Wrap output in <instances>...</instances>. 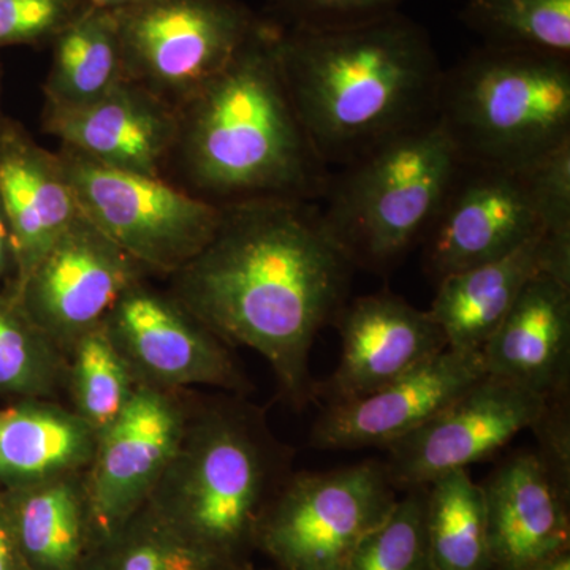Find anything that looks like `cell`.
Listing matches in <instances>:
<instances>
[{"label": "cell", "mask_w": 570, "mask_h": 570, "mask_svg": "<svg viewBox=\"0 0 570 570\" xmlns=\"http://www.w3.org/2000/svg\"><path fill=\"white\" fill-rule=\"evenodd\" d=\"M354 273L317 204L247 202L224 206L216 235L168 292L225 344L264 356L285 403L303 411L317 401L311 348L346 305Z\"/></svg>", "instance_id": "6da1fadb"}, {"label": "cell", "mask_w": 570, "mask_h": 570, "mask_svg": "<svg viewBox=\"0 0 570 570\" xmlns=\"http://www.w3.org/2000/svg\"><path fill=\"white\" fill-rule=\"evenodd\" d=\"M277 51L296 115L330 170L436 118L444 69L430 33L401 11L346 28H281Z\"/></svg>", "instance_id": "7a4b0ae2"}, {"label": "cell", "mask_w": 570, "mask_h": 570, "mask_svg": "<svg viewBox=\"0 0 570 570\" xmlns=\"http://www.w3.org/2000/svg\"><path fill=\"white\" fill-rule=\"evenodd\" d=\"M279 32L262 17L232 61L178 107L174 156L194 194L213 204H318L324 197L332 170L296 115Z\"/></svg>", "instance_id": "3957f363"}, {"label": "cell", "mask_w": 570, "mask_h": 570, "mask_svg": "<svg viewBox=\"0 0 570 570\" xmlns=\"http://www.w3.org/2000/svg\"><path fill=\"white\" fill-rule=\"evenodd\" d=\"M264 409L245 395L194 396L174 460L145 505L224 564L249 562L266 510L294 472Z\"/></svg>", "instance_id": "277c9868"}, {"label": "cell", "mask_w": 570, "mask_h": 570, "mask_svg": "<svg viewBox=\"0 0 570 570\" xmlns=\"http://www.w3.org/2000/svg\"><path fill=\"white\" fill-rule=\"evenodd\" d=\"M436 118L461 163L524 170L570 141V58L482 45L442 71Z\"/></svg>", "instance_id": "5b68a950"}, {"label": "cell", "mask_w": 570, "mask_h": 570, "mask_svg": "<svg viewBox=\"0 0 570 570\" xmlns=\"http://www.w3.org/2000/svg\"><path fill=\"white\" fill-rule=\"evenodd\" d=\"M459 165L444 127L430 119L332 171L318 217L355 269L387 273L422 242Z\"/></svg>", "instance_id": "8992f818"}, {"label": "cell", "mask_w": 570, "mask_h": 570, "mask_svg": "<svg viewBox=\"0 0 570 570\" xmlns=\"http://www.w3.org/2000/svg\"><path fill=\"white\" fill-rule=\"evenodd\" d=\"M58 157L81 216L148 273L174 275L223 223L224 206L164 176L118 170L69 148Z\"/></svg>", "instance_id": "52a82bcc"}, {"label": "cell", "mask_w": 570, "mask_h": 570, "mask_svg": "<svg viewBox=\"0 0 570 570\" xmlns=\"http://www.w3.org/2000/svg\"><path fill=\"white\" fill-rule=\"evenodd\" d=\"M397 498L384 461L294 471L266 510L257 549L279 570H346Z\"/></svg>", "instance_id": "ba28073f"}, {"label": "cell", "mask_w": 570, "mask_h": 570, "mask_svg": "<svg viewBox=\"0 0 570 570\" xmlns=\"http://www.w3.org/2000/svg\"><path fill=\"white\" fill-rule=\"evenodd\" d=\"M118 13L126 80L176 110L232 61L262 18L239 0H148Z\"/></svg>", "instance_id": "9c48e42d"}, {"label": "cell", "mask_w": 570, "mask_h": 570, "mask_svg": "<svg viewBox=\"0 0 570 570\" xmlns=\"http://www.w3.org/2000/svg\"><path fill=\"white\" fill-rule=\"evenodd\" d=\"M137 384L168 392L209 387L246 395L249 379L225 344L170 292L138 281L104 324Z\"/></svg>", "instance_id": "30bf717a"}, {"label": "cell", "mask_w": 570, "mask_h": 570, "mask_svg": "<svg viewBox=\"0 0 570 570\" xmlns=\"http://www.w3.org/2000/svg\"><path fill=\"white\" fill-rule=\"evenodd\" d=\"M550 407L530 390L485 374L433 419L384 449L390 480L403 493L489 460L521 431H534Z\"/></svg>", "instance_id": "8fae6325"}, {"label": "cell", "mask_w": 570, "mask_h": 570, "mask_svg": "<svg viewBox=\"0 0 570 570\" xmlns=\"http://www.w3.org/2000/svg\"><path fill=\"white\" fill-rule=\"evenodd\" d=\"M149 273L85 217L9 291L63 355L105 324L121 296Z\"/></svg>", "instance_id": "7c38bea8"}, {"label": "cell", "mask_w": 570, "mask_h": 570, "mask_svg": "<svg viewBox=\"0 0 570 570\" xmlns=\"http://www.w3.org/2000/svg\"><path fill=\"white\" fill-rule=\"evenodd\" d=\"M194 396L138 384L122 414L97 438L85 471L94 538L121 524L151 498L181 444Z\"/></svg>", "instance_id": "4fadbf2b"}, {"label": "cell", "mask_w": 570, "mask_h": 570, "mask_svg": "<svg viewBox=\"0 0 570 570\" xmlns=\"http://www.w3.org/2000/svg\"><path fill=\"white\" fill-rule=\"evenodd\" d=\"M543 235L523 170L461 163L433 223L423 258L434 281L497 261Z\"/></svg>", "instance_id": "5bb4252c"}, {"label": "cell", "mask_w": 570, "mask_h": 570, "mask_svg": "<svg viewBox=\"0 0 570 570\" xmlns=\"http://www.w3.org/2000/svg\"><path fill=\"white\" fill-rule=\"evenodd\" d=\"M332 325L343 351L335 373L316 385L325 406L370 395L448 348L428 311L390 292L347 299Z\"/></svg>", "instance_id": "9a60e30c"}, {"label": "cell", "mask_w": 570, "mask_h": 570, "mask_svg": "<svg viewBox=\"0 0 570 570\" xmlns=\"http://www.w3.org/2000/svg\"><path fill=\"white\" fill-rule=\"evenodd\" d=\"M491 570H534L570 546V475L542 452L519 450L480 483Z\"/></svg>", "instance_id": "2e32d148"}, {"label": "cell", "mask_w": 570, "mask_h": 570, "mask_svg": "<svg viewBox=\"0 0 570 570\" xmlns=\"http://www.w3.org/2000/svg\"><path fill=\"white\" fill-rule=\"evenodd\" d=\"M485 374L482 352L448 347L370 395L325 406L311 430V445L385 449L433 419Z\"/></svg>", "instance_id": "e0dca14e"}, {"label": "cell", "mask_w": 570, "mask_h": 570, "mask_svg": "<svg viewBox=\"0 0 570 570\" xmlns=\"http://www.w3.org/2000/svg\"><path fill=\"white\" fill-rule=\"evenodd\" d=\"M43 127L62 148L118 170L163 176L178 140V110L124 80L102 99L69 111H45Z\"/></svg>", "instance_id": "ac0fdd59"}, {"label": "cell", "mask_w": 570, "mask_h": 570, "mask_svg": "<svg viewBox=\"0 0 570 570\" xmlns=\"http://www.w3.org/2000/svg\"><path fill=\"white\" fill-rule=\"evenodd\" d=\"M480 352L490 376L569 406L570 281L535 276Z\"/></svg>", "instance_id": "d6986e66"}, {"label": "cell", "mask_w": 570, "mask_h": 570, "mask_svg": "<svg viewBox=\"0 0 570 570\" xmlns=\"http://www.w3.org/2000/svg\"><path fill=\"white\" fill-rule=\"evenodd\" d=\"M0 206L13 242V291L77 220L80 209L58 154L47 151L10 119L0 124Z\"/></svg>", "instance_id": "ffe728a7"}, {"label": "cell", "mask_w": 570, "mask_h": 570, "mask_svg": "<svg viewBox=\"0 0 570 570\" xmlns=\"http://www.w3.org/2000/svg\"><path fill=\"white\" fill-rule=\"evenodd\" d=\"M540 273L570 281V249L539 235L504 257L442 277L428 313L444 332L449 348L482 351Z\"/></svg>", "instance_id": "44dd1931"}, {"label": "cell", "mask_w": 570, "mask_h": 570, "mask_svg": "<svg viewBox=\"0 0 570 570\" xmlns=\"http://www.w3.org/2000/svg\"><path fill=\"white\" fill-rule=\"evenodd\" d=\"M0 527L18 570H81L94 539L85 472L0 489Z\"/></svg>", "instance_id": "7402d4cb"}, {"label": "cell", "mask_w": 570, "mask_h": 570, "mask_svg": "<svg viewBox=\"0 0 570 570\" xmlns=\"http://www.w3.org/2000/svg\"><path fill=\"white\" fill-rule=\"evenodd\" d=\"M97 436L55 400L0 404V489L85 472Z\"/></svg>", "instance_id": "603a6c76"}, {"label": "cell", "mask_w": 570, "mask_h": 570, "mask_svg": "<svg viewBox=\"0 0 570 570\" xmlns=\"http://www.w3.org/2000/svg\"><path fill=\"white\" fill-rule=\"evenodd\" d=\"M45 111H69L102 99L126 80L116 10L86 7L51 43Z\"/></svg>", "instance_id": "cb8c5ba5"}, {"label": "cell", "mask_w": 570, "mask_h": 570, "mask_svg": "<svg viewBox=\"0 0 570 570\" xmlns=\"http://www.w3.org/2000/svg\"><path fill=\"white\" fill-rule=\"evenodd\" d=\"M425 523L431 570H491L482 485L468 469L426 485Z\"/></svg>", "instance_id": "d4e9b609"}, {"label": "cell", "mask_w": 570, "mask_h": 570, "mask_svg": "<svg viewBox=\"0 0 570 570\" xmlns=\"http://www.w3.org/2000/svg\"><path fill=\"white\" fill-rule=\"evenodd\" d=\"M230 569L234 568L187 542L148 505L94 538L81 566V570Z\"/></svg>", "instance_id": "484cf974"}, {"label": "cell", "mask_w": 570, "mask_h": 570, "mask_svg": "<svg viewBox=\"0 0 570 570\" xmlns=\"http://www.w3.org/2000/svg\"><path fill=\"white\" fill-rule=\"evenodd\" d=\"M66 373L67 356L9 291H0V404L59 401L66 392Z\"/></svg>", "instance_id": "4316f807"}, {"label": "cell", "mask_w": 570, "mask_h": 570, "mask_svg": "<svg viewBox=\"0 0 570 570\" xmlns=\"http://www.w3.org/2000/svg\"><path fill=\"white\" fill-rule=\"evenodd\" d=\"M482 45L570 58V0H460Z\"/></svg>", "instance_id": "83f0119b"}, {"label": "cell", "mask_w": 570, "mask_h": 570, "mask_svg": "<svg viewBox=\"0 0 570 570\" xmlns=\"http://www.w3.org/2000/svg\"><path fill=\"white\" fill-rule=\"evenodd\" d=\"M137 387L104 325L82 336L67 355L69 407L97 438L118 420Z\"/></svg>", "instance_id": "f1b7e54d"}, {"label": "cell", "mask_w": 570, "mask_h": 570, "mask_svg": "<svg viewBox=\"0 0 570 570\" xmlns=\"http://www.w3.org/2000/svg\"><path fill=\"white\" fill-rule=\"evenodd\" d=\"M403 493L387 519L360 543L346 570H431L426 487Z\"/></svg>", "instance_id": "f546056e"}, {"label": "cell", "mask_w": 570, "mask_h": 570, "mask_svg": "<svg viewBox=\"0 0 570 570\" xmlns=\"http://www.w3.org/2000/svg\"><path fill=\"white\" fill-rule=\"evenodd\" d=\"M543 236L570 247V141L524 168Z\"/></svg>", "instance_id": "4dcf8cb0"}, {"label": "cell", "mask_w": 570, "mask_h": 570, "mask_svg": "<svg viewBox=\"0 0 570 570\" xmlns=\"http://www.w3.org/2000/svg\"><path fill=\"white\" fill-rule=\"evenodd\" d=\"M86 7V0H0V48L51 45Z\"/></svg>", "instance_id": "1f68e13d"}, {"label": "cell", "mask_w": 570, "mask_h": 570, "mask_svg": "<svg viewBox=\"0 0 570 570\" xmlns=\"http://www.w3.org/2000/svg\"><path fill=\"white\" fill-rule=\"evenodd\" d=\"M407 0H268L284 29H336L397 13Z\"/></svg>", "instance_id": "d6a6232c"}, {"label": "cell", "mask_w": 570, "mask_h": 570, "mask_svg": "<svg viewBox=\"0 0 570 570\" xmlns=\"http://www.w3.org/2000/svg\"><path fill=\"white\" fill-rule=\"evenodd\" d=\"M14 273V250L11 242L9 224H7L6 214L0 206V283L6 277H13Z\"/></svg>", "instance_id": "836d02e7"}, {"label": "cell", "mask_w": 570, "mask_h": 570, "mask_svg": "<svg viewBox=\"0 0 570 570\" xmlns=\"http://www.w3.org/2000/svg\"><path fill=\"white\" fill-rule=\"evenodd\" d=\"M0 570H18L13 551L10 549L9 539L0 527Z\"/></svg>", "instance_id": "e575fe53"}, {"label": "cell", "mask_w": 570, "mask_h": 570, "mask_svg": "<svg viewBox=\"0 0 570 570\" xmlns=\"http://www.w3.org/2000/svg\"><path fill=\"white\" fill-rule=\"evenodd\" d=\"M86 2H88L89 6L99 7V9L118 11L140 6V3L148 2V0H86Z\"/></svg>", "instance_id": "d590c367"}, {"label": "cell", "mask_w": 570, "mask_h": 570, "mask_svg": "<svg viewBox=\"0 0 570 570\" xmlns=\"http://www.w3.org/2000/svg\"><path fill=\"white\" fill-rule=\"evenodd\" d=\"M534 570H570V554L568 553L560 554V557L554 558L546 564L539 566L538 569Z\"/></svg>", "instance_id": "8d00e7d4"}, {"label": "cell", "mask_w": 570, "mask_h": 570, "mask_svg": "<svg viewBox=\"0 0 570 570\" xmlns=\"http://www.w3.org/2000/svg\"><path fill=\"white\" fill-rule=\"evenodd\" d=\"M230 570H258V569H255L254 566L250 564V561H249V562H246V564L238 566V568H234Z\"/></svg>", "instance_id": "74e56055"}, {"label": "cell", "mask_w": 570, "mask_h": 570, "mask_svg": "<svg viewBox=\"0 0 570 570\" xmlns=\"http://www.w3.org/2000/svg\"><path fill=\"white\" fill-rule=\"evenodd\" d=\"M2 121H3V118H2V116H0V124H2Z\"/></svg>", "instance_id": "f35d334b"}]
</instances>
